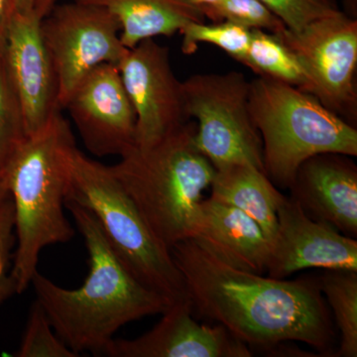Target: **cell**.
I'll return each instance as SVG.
<instances>
[{
    "mask_svg": "<svg viewBox=\"0 0 357 357\" xmlns=\"http://www.w3.org/2000/svg\"><path fill=\"white\" fill-rule=\"evenodd\" d=\"M248 107L260 134L264 172L290 190L298 168L317 154L357 156V129L302 89L270 77L249 82Z\"/></svg>",
    "mask_w": 357,
    "mask_h": 357,
    "instance_id": "5b68a950",
    "label": "cell"
},
{
    "mask_svg": "<svg viewBox=\"0 0 357 357\" xmlns=\"http://www.w3.org/2000/svg\"><path fill=\"white\" fill-rule=\"evenodd\" d=\"M68 171L66 201L93 213L129 271L172 303L189 299L170 249L155 236L110 166L89 158L75 143L68 153Z\"/></svg>",
    "mask_w": 357,
    "mask_h": 357,
    "instance_id": "8992f818",
    "label": "cell"
},
{
    "mask_svg": "<svg viewBox=\"0 0 357 357\" xmlns=\"http://www.w3.org/2000/svg\"><path fill=\"white\" fill-rule=\"evenodd\" d=\"M249 82L236 70L182 82L185 112L197 121L195 143L215 169L248 164L264 172L261 137L249 112Z\"/></svg>",
    "mask_w": 357,
    "mask_h": 357,
    "instance_id": "52a82bcc",
    "label": "cell"
},
{
    "mask_svg": "<svg viewBox=\"0 0 357 357\" xmlns=\"http://www.w3.org/2000/svg\"><path fill=\"white\" fill-rule=\"evenodd\" d=\"M183 36L182 51L192 54L199 43L213 45L229 57L244 64L251 40V30L229 22H192L180 31Z\"/></svg>",
    "mask_w": 357,
    "mask_h": 357,
    "instance_id": "44dd1931",
    "label": "cell"
},
{
    "mask_svg": "<svg viewBox=\"0 0 357 357\" xmlns=\"http://www.w3.org/2000/svg\"><path fill=\"white\" fill-rule=\"evenodd\" d=\"M196 8L204 18H208L211 22H222L220 10L225 0H185Z\"/></svg>",
    "mask_w": 357,
    "mask_h": 357,
    "instance_id": "83f0119b",
    "label": "cell"
},
{
    "mask_svg": "<svg viewBox=\"0 0 357 357\" xmlns=\"http://www.w3.org/2000/svg\"><path fill=\"white\" fill-rule=\"evenodd\" d=\"M15 9L20 13L33 11V0H14Z\"/></svg>",
    "mask_w": 357,
    "mask_h": 357,
    "instance_id": "4dcf8cb0",
    "label": "cell"
},
{
    "mask_svg": "<svg viewBox=\"0 0 357 357\" xmlns=\"http://www.w3.org/2000/svg\"><path fill=\"white\" fill-rule=\"evenodd\" d=\"M14 218L13 204L9 192L6 175L3 170L0 169V229L2 225Z\"/></svg>",
    "mask_w": 357,
    "mask_h": 357,
    "instance_id": "f1b7e54d",
    "label": "cell"
},
{
    "mask_svg": "<svg viewBox=\"0 0 357 357\" xmlns=\"http://www.w3.org/2000/svg\"><path fill=\"white\" fill-rule=\"evenodd\" d=\"M275 35L302 66L307 79L303 91L356 128V18L342 11L299 31L286 28Z\"/></svg>",
    "mask_w": 357,
    "mask_h": 357,
    "instance_id": "ba28073f",
    "label": "cell"
},
{
    "mask_svg": "<svg viewBox=\"0 0 357 357\" xmlns=\"http://www.w3.org/2000/svg\"><path fill=\"white\" fill-rule=\"evenodd\" d=\"M211 198L229 204L249 215L261 227L271 246L278 227L279 204L284 195L266 174L248 164L215 169Z\"/></svg>",
    "mask_w": 357,
    "mask_h": 357,
    "instance_id": "ac0fdd59",
    "label": "cell"
},
{
    "mask_svg": "<svg viewBox=\"0 0 357 357\" xmlns=\"http://www.w3.org/2000/svg\"><path fill=\"white\" fill-rule=\"evenodd\" d=\"M244 66L257 76L270 77L300 89L306 86L304 70L292 51L272 33L251 30Z\"/></svg>",
    "mask_w": 357,
    "mask_h": 357,
    "instance_id": "ffe728a7",
    "label": "cell"
},
{
    "mask_svg": "<svg viewBox=\"0 0 357 357\" xmlns=\"http://www.w3.org/2000/svg\"><path fill=\"white\" fill-rule=\"evenodd\" d=\"M75 143L69 122L58 112L43 128L26 136L4 166L17 239L10 269L17 294L31 285L41 251L69 243L75 236L64 213L68 153Z\"/></svg>",
    "mask_w": 357,
    "mask_h": 357,
    "instance_id": "3957f363",
    "label": "cell"
},
{
    "mask_svg": "<svg viewBox=\"0 0 357 357\" xmlns=\"http://www.w3.org/2000/svg\"><path fill=\"white\" fill-rule=\"evenodd\" d=\"M64 109L91 154L121 157L135 146V112L116 65L96 68L70 96Z\"/></svg>",
    "mask_w": 357,
    "mask_h": 357,
    "instance_id": "8fae6325",
    "label": "cell"
},
{
    "mask_svg": "<svg viewBox=\"0 0 357 357\" xmlns=\"http://www.w3.org/2000/svg\"><path fill=\"white\" fill-rule=\"evenodd\" d=\"M149 332L133 340H110L103 356L109 357H250L248 344L225 326L199 324L190 299L174 302Z\"/></svg>",
    "mask_w": 357,
    "mask_h": 357,
    "instance_id": "4fadbf2b",
    "label": "cell"
},
{
    "mask_svg": "<svg viewBox=\"0 0 357 357\" xmlns=\"http://www.w3.org/2000/svg\"><path fill=\"white\" fill-rule=\"evenodd\" d=\"M18 357H77L76 352L58 337L48 317L37 301L30 311L25 332L23 333Z\"/></svg>",
    "mask_w": 357,
    "mask_h": 357,
    "instance_id": "603a6c76",
    "label": "cell"
},
{
    "mask_svg": "<svg viewBox=\"0 0 357 357\" xmlns=\"http://www.w3.org/2000/svg\"><path fill=\"white\" fill-rule=\"evenodd\" d=\"M190 121L156 144L134 146L110 166L145 222L167 248L191 238L215 168L195 143Z\"/></svg>",
    "mask_w": 357,
    "mask_h": 357,
    "instance_id": "277c9868",
    "label": "cell"
},
{
    "mask_svg": "<svg viewBox=\"0 0 357 357\" xmlns=\"http://www.w3.org/2000/svg\"><path fill=\"white\" fill-rule=\"evenodd\" d=\"M342 3L344 6V13L351 17L356 18L357 0H342Z\"/></svg>",
    "mask_w": 357,
    "mask_h": 357,
    "instance_id": "1f68e13d",
    "label": "cell"
},
{
    "mask_svg": "<svg viewBox=\"0 0 357 357\" xmlns=\"http://www.w3.org/2000/svg\"><path fill=\"white\" fill-rule=\"evenodd\" d=\"M220 18L249 30H263L272 34L287 28L260 0H225Z\"/></svg>",
    "mask_w": 357,
    "mask_h": 357,
    "instance_id": "d4e9b609",
    "label": "cell"
},
{
    "mask_svg": "<svg viewBox=\"0 0 357 357\" xmlns=\"http://www.w3.org/2000/svg\"><path fill=\"white\" fill-rule=\"evenodd\" d=\"M351 158L333 152L310 157L298 168L290 197L307 217L356 237L357 166Z\"/></svg>",
    "mask_w": 357,
    "mask_h": 357,
    "instance_id": "9a60e30c",
    "label": "cell"
},
{
    "mask_svg": "<svg viewBox=\"0 0 357 357\" xmlns=\"http://www.w3.org/2000/svg\"><path fill=\"white\" fill-rule=\"evenodd\" d=\"M65 206L84 237L88 276L81 287L66 289L37 271L31 285L54 331L73 351L102 354L121 326L163 314L173 303L129 271L91 211L73 202Z\"/></svg>",
    "mask_w": 357,
    "mask_h": 357,
    "instance_id": "7a4b0ae2",
    "label": "cell"
},
{
    "mask_svg": "<svg viewBox=\"0 0 357 357\" xmlns=\"http://www.w3.org/2000/svg\"><path fill=\"white\" fill-rule=\"evenodd\" d=\"M340 331V347L333 356H357V272L324 270L317 277Z\"/></svg>",
    "mask_w": 357,
    "mask_h": 357,
    "instance_id": "d6986e66",
    "label": "cell"
},
{
    "mask_svg": "<svg viewBox=\"0 0 357 357\" xmlns=\"http://www.w3.org/2000/svg\"><path fill=\"white\" fill-rule=\"evenodd\" d=\"M171 255L194 312L225 326L250 349L272 351L287 342L331 356L335 332L317 278H272L229 266L192 239Z\"/></svg>",
    "mask_w": 357,
    "mask_h": 357,
    "instance_id": "6da1fadb",
    "label": "cell"
},
{
    "mask_svg": "<svg viewBox=\"0 0 357 357\" xmlns=\"http://www.w3.org/2000/svg\"><path fill=\"white\" fill-rule=\"evenodd\" d=\"M288 29L299 31L314 21L342 13L337 0H260Z\"/></svg>",
    "mask_w": 357,
    "mask_h": 357,
    "instance_id": "cb8c5ba5",
    "label": "cell"
},
{
    "mask_svg": "<svg viewBox=\"0 0 357 357\" xmlns=\"http://www.w3.org/2000/svg\"><path fill=\"white\" fill-rule=\"evenodd\" d=\"M24 119L20 98L7 68L6 56H0V169L3 170L14 151L25 139Z\"/></svg>",
    "mask_w": 357,
    "mask_h": 357,
    "instance_id": "7402d4cb",
    "label": "cell"
},
{
    "mask_svg": "<svg viewBox=\"0 0 357 357\" xmlns=\"http://www.w3.org/2000/svg\"><path fill=\"white\" fill-rule=\"evenodd\" d=\"M117 67L135 112L136 147L152 146L191 121L167 47L143 40L128 49Z\"/></svg>",
    "mask_w": 357,
    "mask_h": 357,
    "instance_id": "30bf717a",
    "label": "cell"
},
{
    "mask_svg": "<svg viewBox=\"0 0 357 357\" xmlns=\"http://www.w3.org/2000/svg\"><path fill=\"white\" fill-rule=\"evenodd\" d=\"M190 239L229 266L266 273L269 239L253 218L234 206L211 197L202 199Z\"/></svg>",
    "mask_w": 357,
    "mask_h": 357,
    "instance_id": "2e32d148",
    "label": "cell"
},
{
    "mask_svg": "<svg viewBox=\"0 0 357 357\" xmlns=\"http://www.w3.org/2000/svg\"><path fill=\"white\" fill-rule=\"evenodd\" d=\"M102 7L121 24V40L131 49L143 40L173 36L192 22L206 18L185 0H76Z\"/></svg>",
    "mask_w": 357,
    "mask_h": 357,
    "instance_id": "e0dca14e",
    "label": "cell"
},
{
    "mask_svg": "<svg viewBox=\"0 0 357 357\" xmlns=\"http://www.w3.org/2000/svg\"><path fill=\"white\" fill-rule=\"evenodd\" d=\"M121 30L109 11L76 0L56 4L42 18L40 31L57 76L61 109L96 68L119 64L128 51Z\"/></svg>",
    "mask_w": 357,
    "mask_h": 357,
    "instance_id": "9c48e42d",
    "label": "cell"
},
{
    "mask_svg": "<svg viewBox=\"0 0 357 357\" xmlns=\"http://www.w3.org/2000/svg\"><path fill=\"white\" fill-rule=\"evenodd\" d=\"M14 11V0H0V56L6 51L7 33Z\"/></svg>",
    "mask_w": 357,
    "mask_h": 357,
    "instance_id": "4316f807",
    "label": "cell"
},
{
    "mask_svg": "<svg viewBox=\"0 0 357 357\" xmlns=\"http://www.w3.org/2000/svg\"><path fill=\"white\" fill-rule=\"evenodd\" d=\"M60 1L61 0H33V11L42 20Z\"/></svg>",
    "mask_w": 357,
    "mask_h": 357,
    "instance_id": "f546056e",
    "label": "cell"
},
{
    "mask_svg": "<svg viewBox=\"0 0 357 357\" xmlns=\"http://www.w3.org/2000/svg\"><path fill=\"white\" fill-rule=\"evenodd\" d=\"M41 18L34 11H14L7 33L6 61L20 98L27 135L61 112L57 76L45 46Z\"/></svg>",
    "mask_w": 357,
    "mask_h": 357,
    "instance_id": "5bb4252c",
    "label": "cell"
},
{
    "mask_svg": "<svg viewBox=\"0 0 357 357\" xmlns=\"http://www.w3.org/2000/svg\"><path fill=\"white\" fill-rule=\"evenodd\" d=\"M14 218L7 220L0 229V306L14 294H17L15 279L11 274L14 243Z\"/></svg>",
    "mask_w": 357,
    "mask_h": 357,
    "instance_id": "484cf974",
    "label": "cell"
},
{
    "mask_svg": "<svg viewBox=\"0 0 357 357\" xmlns=\"http://www.w3.org/2000/svg\"><path fill=\"white\" fill-rule=\"evenodd\" d=\"M266 273L286 279L310 268L357 272V241L332 225L307 217L297 201L284 196Z\"/></svg>",
    "mask_w": 357,
    "mask_h": 357,
    "instance_id": "7c38bea8",
    "label": "cell"
}]
</instances>
